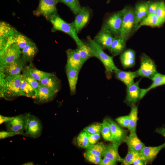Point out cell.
I'll return each mask as SVG.
<instances>
[{"label": "cell", "mask_w": 165, "mask_h": 165, "mask_svg": "<svg viewBox=\"0 0 165 165\" xmlns=\"http://www.w3.org/2000/svg\"><path fill=\"white\" fill-rule=\"evenodd\" d=\"M137 71L139 76L151 80L158 72L154 61L144 53L141 57L140 66Z\"/></svg>", "instance_id": "8"}, {"label": "cell", "mask_w": 165, "mask_h": 165, "mask_svg": "<svg viewBox=\"0 0 165 165\" xmlns=\"http://www.w3.org/2000/svg\"><path fill=\"white\" fill-rule=\"evenodd\" d=\"M119 146L112 142L108 145H106L103 156L110 158L117 162H121L123 158L120 157L118 152V148Z\"/></svg>", "instance_id": "28"}, {"label": "cell", "mask_w": 165, "mask_h": 165, "mask_svg": "<svg viewBox=\"0 0 165 165\" xmlns=\"http://www.w3.org/2000/svg\"><path fill=\"white\" fill-rule=\"evenodd\" d=\"M156 14L160 19L165 22V3L163 1H160Z\"/></svg>", "instance_id": "42"}, {"label": "cell", "mask_w": 165, "mask_h": 165, "mask_svg": "<svg viewBox=\"0 0 165 165\" xmlns=\"http://www.w3.org/2000/svg\"><path fill=\"white\" fill-rule=\"evenodd\" d=\"M85 62L88 59L93 57L91 47L89 43L84 42L81 46H77L76 49Z\"/></svg>", "instance_id": "33"}, {"label": "cell", "mask_w": 165, "mask_h": 165, "mask_svg": "<svg viewBox=\"0 0 165 165\" xmlns=\"http://www.w3.org/2000/svg\"><path fill=\"white\" fill-rule=\"evenodd\" d=\"M22 56L18 59L5 66L0 67V78L20 74L27 62Z\"/></svg>", "instance_id": "10"}, {"label": "cell", "mask_w": 165, "mask_h": 165, "mask_svg": "<svg viewBox=\"0 0 165 165\" xmlns=\"http://www.w3.org/2000/svg\"><path fill=\"white\" fill-rule=\"evenodd\" d=\"M139 81L134 82L127 87V94L125 102L130 106L136 103L143 97V89L139 86Z\"/></svg>", "instance_id": "13"}, {"label": "cell", "mask_w": 165, "mask_h": 165, "mask_svg": "<svg viewBox=\"0 0 165 165\" xmlns=\"http://www.w3.org/2000/svg\"><path fill=\"white\" fill-rule=\"evenodd\" d=\"M84 156L87 161L96 164L100 165L102 160L101 156L86 151L84 153Z\"/></svg>", "instance_id": "40"}, {"label": "cell", "mask_w": 165, "mask_h": 165, "mask_svg": "<svg viewBox=\"0 0 165 165\" xmlns=\"http://www.w3.org/2000/svg\"><path fill=\"white\" fill-rule=\"evenodd\" d=\"M133 165H145V163L142 159H141V156L136 159L133 162Z\"/></svg>", "instance_id": "50"}, {"label": "cell", "mask_w": 165, "mask_h": 165, "mask_svg": "<svg viewBox=\"0 0 165 165\" xmlns=\"http://www.w3.org/2000/svg\"><path fill=\"white\" fill-rule=\"evenodd\" d=\"M59 1V0H39L37 8L33 12L34 15L42 16L49 21L57 14V5Z\"/></svg>", "instance_id": "6"}, {"label": "cell", "mask_w": 165, "mask_h": 165, "mask_svg": "<svg viewBox=\"0 0 165 165\" xmlns=\"http://www.w3.org/2000/svg\"><path fill=\"white\" fill-rule=\"evenodd\" d=\"M13 117H6L0 115V124L3 123H6L11 119Z\"/></svg>", "instance_id": "52"}, {"label": "cell", "mask_w": 165, "mask_h": 165, "mask_svg": "<svg viewBox=\"0 0 165 165\" xmlns=\"http://www.w3.org/2000/svg\"><path fill=\"white\" fill-rule=\"evenodd\" d=\"M160 1H149L148 6V15L156 14Z\"/></svg>", "instance_id": "45"}, {"label": "cell", "mask_w": 165, "mask_h": 165, "mask_svg": "<svg viewBox=\"0 0 165 165\" xmlns=\"http://www.w3.org/2000/svg\"><path fill=\"white\" fill-rule=\"evenodd\" d=\"M89 143L91 146L95 144L100 138V133L87 134Z\"/></svg>", "instance_id": "46"}, {"label": "cell", "mask_w": 165, "mask_h": 165, "mask_svg": "<svg viewBox=\"0 0 165 165\" xmlns=\"http://www.w3.org/2000/svg\"><path fill=\"white\" fill-rule=\"evenodd\" d=\"M22 71V74L23 75L31 77L38 81L53 75L52 73L45 72L36 68L33 66L32 63L29 65L25 66Z\"/></svg>", "instance_id": "18"}, {"label": "cell", "mask_w": 165, "mask_h": 165, "mask_svg": "<svg viewBox=\"0 0 165 165\" xmlns=\"http://www.w3.org/2000/svg\"><path fill=\"white\" fill-rule=\"evenodd\" d=\"M77 144L79 147L87 149L91 146L89 141L87 134L84 131L81 132L77 138Z\"/></svg>", "instance_id": "35"}, {"label": "cell", "mask_w": 165, "mask_h": 165, "mask_svg": "<svg viewBox=\"0 0 165 165\" xmlns=\"http://www.w3.org/2000/svg\"><path fill=\"white\" fill-rule=\"evenodd\" d=\"M18 31L7 22H0V54L10 45L14 43V38Z\"/></svg>", "instance_id": "4"}, {"label": "cell", "mask_w": 165, "mask_h": 165, "mask_svg": "<svg viewBox=\"0 0 165 165\" xmlns=\"http://www.w3.org/2000/svg\"><path fill=\"white\" fill-rule=\"evenodd\" d=\"M17 1L18 2H19V0H17Z\"/></svg>", "instance_id": "55"}, {"label": "cell", "mask_w": 165, "mask_h": 165, "mask_svg": "<svg viewBox=\"0 0 165 165\" xmlns=\"http://www.w3.org/2000/svg\"><path fill=\"white\" fill-rule=\"evenodd\" d=\"M140 156L139 152L128 149L127 155L124 158H123L121 162V164H132L134 160Z\"/></svg>", "instance_id": "37"}, {"label": "cell", "mask_w": 165, "mask_h": 165, "mask_svg": "<svg viewBox=\"0 0 165 165\" xmlns=\"http://www.w3.org/2000/svg\"><path fill=\"white\" fill-rule=\"evenodd\" d=\"M36 93L35 102L38 104L45 103L51 101L56 94L48 88L40 84Z\"/></svg>", "instance_id": "19"}, {"label": "cell", "mask_w": 165, "mask_h": 165, "mask_svg": "<svg viewBox=\"0 0 165 165\" xmlns=\"http://www.w3.org/2000/svg\"><path fill=\"white\" fill-rule=\"evenodd\" d=\"M152 80V83L149 87L146 89H143V97L148 91L152 89L165 85V74L158 72Z\"/></svg>", "instance_id": "32"}, {"label": "cell", "mask_w": 165, "mask_h": 165, "mask_svg": "<svg viewBox=\"0 0 165 165\" xmlns=\"http://www.w3.org/2000/svg\"><path fill=\"white\" fill-rule=\"evenodd\" d=\"M130 107L131 111L129 115V123L128 128L130 133H131L136 132L138 120V108L136 104L133 105Z\"/></svg>", "instance_id": "31"}, {"label": "cell", "mask_w": 165, "mask_h": 165, "mask_svg": "<svg viewBox=\"0 0 165 165\" xmlns=\"http://www.w3.org/2000/svg\"><path fill=\"white\" fill-rule=\"evenodd\" d=\"M116 121L121 126L128 128L129 123V115L118 117Z\"/></svg>", "instance_id": "44"}, {"label": "cell", "mask_w": 165, "mask_h": 165, "mask_svg": "<svg viewBox=\"0 0 165 165\" xmlns=\"http://www.w3.org/2000/svg\"><path fill=\"white\" fill-rule=\"evenodd\" d=\"M102 124L101 133L104 139L106 141H111V134L109 125L105 119H104Z\"/></svg>", "instance_id": "39"}, {"label": "cell", "mask_w": 165, "mask_h": 165, "mask_svg": "<svg viewBox=\"0 0 165 165\" xmlns=\"http://www.w3.org/2000/svg\"><path fill=\"white\" fill-rule=\"evenodd\" d=\"M26 122L24 135L33 138L39 137L42 131V126L39 119L30 113H25Z\"/></svg>", "instance_id": "7"}, {"label": "cell", "mask_w": 165, "mask_h": 165, "mask_svg": "<svg viewBox=\"0 0 165 165\" xmlns=\"http://www.w3.org/2000/svg\"><path fill=\"white\" fill-rule=\"evenodd\" d=\"M25 122V115L21 114L13 117L11 119L5 123L7 130L24 135Z\"/></svg>", "instance_id": "14"}, {"label": "cell", "mask_w": 165, "mask_h": 165, "mask_svg": "<svg viewBox=\"0 0 165 165\" xmlns=\"http://www.w3.org/2000/svg\"><path fill=\"white\" fill-rule=\"evenodd\" d=\"M111 0H108L107 2V3H108L110 2Z\"/></svg>", "instance_id": "54"}, {"label": "cell", "mask_w": 165, "mask_h": 165, "mask_svg": "<svg viewBox=\"0 0 165 165\" xmlns=\"http://www.w3.org/2000/svg\"><path fill=\"white\" fill-rule=\"evenodd\" d=\"M87 39L93 57L98 59L102 63L105 68L106 77L108 79H110L113 72L118 69L114 63L113 57L106 54L103 49L96 44L90 36L87 37Z\"/></svg>", "instance_id": "2"}, {"label": "cell", "mask_w": 165, "mask_h": 165, "mask_svg": "<svg viewBox=\"0 0 165 165\" xmlns=\"http://www.w3.org/2000/svg\"><path fill=\"white\" fill-rule=\"evenodd\" d=\"M90 9L83 7L76 15L72 23L77 33H79L88 23L90 16Z\"/></svg>", "instance_id": "16"}, {"label": "cell", "mask_w": 165, "mask_h": 165, "mask_svg": "<svg viewBox=\"0 0 165 165\" xmlns=\"http://www.w3.org/2000/svg\"><path fill=\"white\" fill-rule=\"evenodd\" d=\"M135 52L131 49H128L124 51L120 57L121 59H135Z\"/></svg>", "instance_id": "43"}, {"label": "cell", "mask_w": 165, "mask_h": 165, "mask_svg": "<svg viewBox=\"0 0 165 165\" xmlns=\"http://www.w3.org/2000/svg\"><path fill=\"white\" fill-rule=\"evenodd\" d=\"M59 1L68 6L75 15L78 14L82 8L79 0H59Z\"/></svg>", "instance_id": "36"}, {"label": "cell", "mask_w": 165, "mask_h": 165, "mask_svg": "<svg viewBox=\"0 0 165 165\" xmlns=\"http://www.w3.org/2000/svg\"><path fill=\"white\" fill-rule=\"evenodd\" d=\"M149 2L148 1L139 2L135 5L134 12L136 31L139 23L148 15Z\"/></svg>", "instance_id": "23"}, {"label": "cell", "mask_w": 165, "mask_h": 165, "mask_svg": "<svg viewBox=\"0 0 165 165\" xmlns=\"http://www.w3.org/2000/svg\"><path fill=\"white\" fill-rule=\"evenodd\" d=\"M23 76L26 80L35 90L37 92V91L40 85V83L39 82L31 77L25 76L24 75Z\"/></svg>", "instance_id": "47"}, {"label": "cell", "mask_w": 165, "mask_h": 165, "mask_svg": "<svg viewBox=\"0 0 165 165\" xmlns=\"http://www.w3.org/2000/svg\"><path fill=\"white\" fill-rule=\"evenodd\" d=\"M114 37L110 32L101 28L93 40L96 44L104 50L108 49Z\"/></svg>", "instance_id": "17"}, {"label": "cell", "mask_w": 165, "mask_h": 165, "mask_svg": "<svg viewBox=\"0 0 165 165\" xmlns=\"http://www.w3.org/2000/svg\"><path fill=\"white\" fill-rule=\"evenodd\" d=\"M49 21L52 25L53 31H58L66 33L73 39L77 46H81L83 44L84 42L79 37L78 33L72 23H67L58 14L52 17Z\"/></svg>", "instance_id": "3"}, {"label": "cell", "mask_w": 165, "mask_h": 165, "mask_svg": "<svg viewBox=\"0 0 165 165\" xmlns=\"http://www.w3.org/2000/svg\"><path fill=\"white\" fill-rule=\"evenodd\" d=\"M106 145L103 143H98L86 149V151L97 155L103 156Z\"/></svg>", "instance_id": "34"}, {"label": "cell", "mask_w": 165, "mask_h": 165, "mask_svg": "<svg viewBox=\"0 0 165 165\" xmlns=\"http://www.w3.org/2000/svg\"><path fill=\"white\" fill-rule=\"evenodd\" d=\"M164 22L158 17L156 14L148 15L138 25L136 30L141 26H149L152 27H159L164 23Z\"/></svg>", "instance_id": "29"}, {"label": "cell", "mask_w": 165, "mask_h": 165, "mask_svg": "<svg viewBox=\"0 0 165 165\" xmlns=\"http://www.w3.org/2000/svg\"><path fill=\"white\" fill-rule=\"evenodd\" d=\"M117 162L110 158L104 157L100 165H115Z\"/></svg>", "instance_id": "49"}, {"label": "cell", "mask_w": 165, "mask_h": 165, "mask_svg": "<svg viewBox=\"0 0 165 165\" xmlns=\"http://www.w3.org/2000/svg\"><path fill=\"white\" fill-rule=\"evenodd\" d=\"M34 163L33 162H28L27 163H24L22 165H34Z\"/></svg>", "instance_id": "53"}, {"label": "cell", "mask_w": 165, "mask_h": 165, "mask_svg": "<svg viewBox=\"0 0 165 165\" xmlns=\"http://www.w3.org/2000/svg\"><path fill=\"white\" fill-rule=\"evenodd\" d=\"M30 40L26 36L18 31L14 37V43L22 50L27 45Z\"/></svg>", "instance_id": "38"}, {"label": "cell", "mask_w": 165, "mask_h": 165, "mask_svg": "<svg viewBox=\"0 0 165 165\" xmlns=\"http://www.w3.org/2000/svg\"><path fill=\"white\" fill-rule=\"evenodd\" d=\"M102 124L95 123L89 125L83 129V131L88 134L100 133L102 128Z\"/></svg>", "instance_id": "41"}, {"label": "cell", "mask_w": 165, "mask_h": 165, "mask_svg": "<svg viewBox=\"0 0 165 165\" xmlns=\"http://www.w3.org/2000/svg\"><path fill=\"white\" fill-rule=\"evenodd\" d=\"M67 63L74 68L80 71L85 63L76 50L69 49L66 50Z\"/></svg>", "instance_id": "22"}, {"label": "cell", "mask_w": 165, "mask_h": 165, "mask_svg": "<svg viewBox=\"0 0 165 165\" xmlns=\"http://www.w3.org/2000/svg\"><path fill=\"white\" fill-rule=\"evenodd\" d=\"M124 142L127 144L128 149L139 152L145 146L138 138L136 132L130 133Z\"/></svg>", "instance_id": "25"}, {"label": "cell", "mask_w": 165, "mask_h": 165, "mask_svg": "<svg viewBox=\"0 0 165 165\" xmlns=\"http://www.w3.org/2000/svg\"><path fill=\"white\" fill-rule=\"evenodd\" d=\"M38 82L40 84L47 87L56 94L60 89V81L53 74L46 77Z\"/></svg>", "instance_id": "26"}, {"label": "cell", "mask_w": 165, "mask_h": 165, "mask_svg": "<svg viewBox=\"0 0 165 165\" xmlns=\"http://www.w3.org/2000/svg\"><path fill=\"white\" fill-rule=\"evenodd\" d=\"M21 75V82L20 87V96L35 99L36 97V91L26 80L24 76L22 74Z\"/></svg>", "instance_id": "27"}, {"label": "cell", "mask_w": 165, "mask_h": 165, "mask_svg": "<svg viewBox=\"0 0 165 165\" xmlns=\"http://www.w3.org/2000/svg\"><path fill=\"white\" fill-rule=\"evenodd\" d=\"M165 148V142L156 146H145L139 152L141 159L145 165L151 163L156 157L160 152Z\"/></svg>", "instance_id": "15"}, {"label": "cell", "mask_w": 165, "mask_h": 165, "mask_svg": "<svg viewBox=\"0 0 165 165\" xmlns=\"http://www.w3.org/2000/svg\"><path fill=\"white\" fill-rule=\"evenodd\" d=\"M114 72L116 78L124 83L127 87L133 84L134 82V79L139 76L137 71L134 72H127L118 68Z\"/></svg>", "instance_id": "21"}, {"label": "cell", "mask_w": 165, "mask_h": 165, "mask_svg": "<svg viewBox=\"0 0 165 165\" xmlns=\"http://www.w3.org/2000/svg\"><path fill=\"white\" fill-rule=\"evenodd\" d=\"M21 75L0 78L1 97L11 99L20 96Z\"/></svg>", "instance_id": "1"}, {"label": "cell", "mask_w": 165, "mask_h": 165, "mask_svg": "<svg viewBox=\"0 0 165 165\" xmlns=\"http://www.w3.org/2000/svg\"><path fill=\"white\" fill-rule=\"evenodd\" d=\"M66 71L71 94L74 95L76 92V86L79 71L72 67L67 63L66 66Z\"/></svg>", "instance_id": "24"}, {"label": "cell", "mask_w": 165, "mask_h": 165, "mask_svg": "<svg viewBox=\"0 0 165 165\" xmlns=\"http://www.w3.org/2000/svg\"><path fill=\"white\" fill-rule=\"evenodd\" d=\"M122 11L123 17L120 35L127 40L134 29L136 31L134 9L127 7Z\"/></svg>", "instance_id": "5"}, {"label": "cell", "mask_w": 165, "mask_h": 165, "mask_svg": "<svg viewBox=\"0 0 165 165\" xmlns=\"http://www.w3.org/2000/svg\"><path fill=\"white\" fill-rule=\"evenodd\" d=\"M127 40L120 35L114 36L108 50L113 56L122 54L126 48Z\"/></svg>", "instance_id": "20"}, {"label": "cell", "mask_w": 165, "mask_h": 165, "mask_svg": "<svg viewBox=\"0 0 165 165\" xmlns=\"http://www.w3.org/2000/svg\"><path fill=\"white\" fill-rule=\"evenodd\" d=\"M156 132L158 134L162 135L165 138V126H163L160 128H157Z\"/></svg>", "instance_id": "51"}, {"label": "cell", "mask_w": 165, "mask_h": 165, "mask_svg": "<svg viewBox=\"0 0 165 165\" xmlns=\"http://www.w3.org/2000/svg\"><path fill=\"white\" fill-rule=\"evenodd\" d=\"M21 56V50L15 43L11 44L0 54V67L11 63Z\"/></svg>", "instance_id": "11"}, {"label": "cell", "mask_w": 165, "mask_h": 165, "mask_svg": "<svg viewBox=\"0 0 165 165\" xmlns=\"http://www.w3.org/2000/svg\"><path fill=\"white\" fill-rule=\"evenodd\" d=\"M18 134L16 133L7 130V131H2L0 132V139H1L6 138L13 136Z\"/></svg>", "instance_id": "48"}, {"label": "cell", "mask_w": 165, "mask_h": 165, "mask_svg": "<svg viewBox=\"0 0 165 165\" xmlns=\"http://www.w3.org/2000/svg\"><path fill=\"white\" fill-rule=\"evenodd\" d=\"M21 56L27 61H31L35 56L38 51L35 43L31 40L21 50Z\"/></svg>", "instance_id": "30"}, {"label": "cell", "mask_w": 165, "mask_h": 165, "mask_svg": "<svg viewBox=\"0 0 165 165\" xmlns=\"http://www.w3.org/2000/svg\"><path fill=\"white\" fill-rule=\"evenodd\" d=\"M122 17V10L112 15L105 20L102 28L108 31L114 36L120 35Z\"/></svg>", "instance_id": "9"}, {"label": "cell", "mask_w": 165, "mask_h": 165, "mask_svg": "<svg viewBox=\"0 0 165 165\" xmlns=\"http://www.w3.org/2000/svg\"><path fill=\"white\" fill-rule=\"evenodd\" d=\"M108 122L111 130L112 142L119 145L124 142L127 137V131L120 127L110 118L105 119Z\"/></svg>", "instance_id": "12"}]
</instances>
